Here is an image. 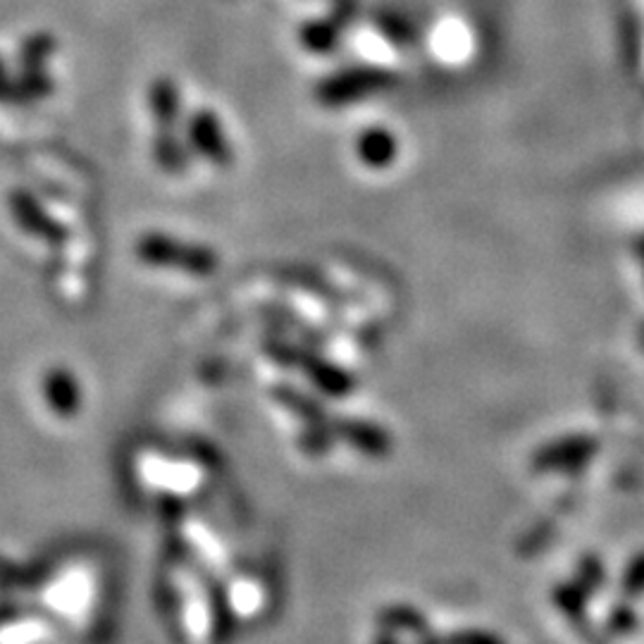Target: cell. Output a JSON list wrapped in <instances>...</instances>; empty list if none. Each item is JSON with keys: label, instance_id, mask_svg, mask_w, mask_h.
<instances>
[{"label": "cell", "instance_id": "cell-5", "mask_svg": "<svg viewBox=\"0 0 644 644\" xmlns=\"http://www.w3.org/2000/svg\"><path fill=\"white\" fill-rule=\"evenodd\" d=\"M44 399L53 415L60 420H73L79 415L84 395L77 375L63 366H55L44 377Z\"/></svg>", "mask_w": 644, "mask_h": 644}, {"label": "cell", "instance_id": "cell-14", "mask_svg": "<svg viewBox=\"0 0 644 644\" xmlns=\"http://www.w3.org/2000/svg\"><path fill=\"white\" fill-rule=\"evenodd\" d=\"M55 53V38L51 34H34L22 44L20 67L22 69H44Z\"/></svg>", "mask_w": 644, "mask_h": 644}, {"label": "cell", "instance_id": "cell-12", "mask_svg": "<svg viewBox=\"0 0 644 644\" xmlns=\"http://www.w3.org/2000/svg\"><path fill=\"white\" fill-rule=\"evenodd\" d=\"M153 158H156L158 167L170 175L185 173L189 167L187 146L179 142L173 130H158L153 136Z\"/></svg>", "mask_w": 644, "mask_h": 644}, {"label": "cell", "instance_id": "cell-20", "mask_svg": "<svg viewBox=\"0 0 644 644\" xmlns=\"http://www.w3.org/2000/svg\"><path fill=\"white\" fill-rule=\"evenodd\" d=\"M12 98V79L8 77V69L0 60V103H10Z\"/></svg>", "mask_w": 644, "mask_h": 644}, {"label": "cell", "instance_id": "cell-13", "mask_svg": "<svg viewBox=\"0 0 644 644\" xmlns=\"http://www.w3.org/2000/svg\"><path fill=\"white\" fill-rule=\"evenodd\" d=\"M53 79L44 73V69H22L18 79H12V98L10 103L26 106L36 103L41 98L51 96Z\"/></svg>", "mask_w": 644, "mask_h": 644}, {"label": "cell", "instance_id": "cell-16", "mask_svg": "<svg viewBox=\"0 0 644 644\" xmlns=\"http://www.w3.org/2000/svg\"><path fill=\"white\" fill-rule=\"evenodd\" d=\"M334 440H337V435H334L332 430V420H327V423H320V425H306L299 444L306 454L325 456L332 449Z\"/></svg>", "mask_w": 644, "mask_h": 644}, {"label": "cell", "instance_id": "cell-4", "mask_svg": "<svg viewBox=\"0 0 644 644\" xmlns=\"http://www.w3.org/2000/svg\"><path fill=\"white\" fill-rule=\"evenodd\" d=\"M189 142L196 153H201L215 167H230L232 165V146L230 138L222 130L220 118L213 110H199L189 120Z\"/></svg>", "mask_w": 644, "mask_h": 644}, {"label": "cell", "instance_id": "cell-11", "mask_svg": "<svg viewBox=\"0 0 644 644\" xmlns=\"http://www.w3.org/2000/svg\"><path fill=\"white\" fill-rule=\"evenodd\" d=\"M208 599H210V619H213V640L215 644H227L234 633V613L225 587L208 576Z\"/></svg>", "mask_w": 644, "mask_h": 644}, {"label": "cell", "instance_id": "cell-8", "mask_svg": "<svg viewBox=\"0 0 644 644\" xmlns=\"http://www.w3.org/2000/svg\"><path fill=\"white\" fill-rule=\"evenodd\" d=\"M399 142L385 127L366 130L356 138V156L363 165L373 167V170H382L397 158Z\"/></svg>", "mask_w": 644, "mask_h": 644}, {"label": "cell", "instance_id": "cell-6", "mask_svg": "<svg viewBox=\"0 0 644 644\" xmlns=\"http://www.w3.org/2000/svg\"><path fill=\"white\" fill-rule=\"evenodd\" d=\"M332 430L337 440L352 444L356 452L366 454L370 458H385L391 452V437L387 435V430L368 423V420H358V418H337L332 420Z\"/></svg>", "mask_w": 644, "mask_h": 644}, {"label": "cell", "instance_id": "cell-22", "mask_svg": "<svg viewBox=\"0 0 644 644\" xmlns=\"http://www.w3.org/2000/svg\"><path fill=\"white\" fill-rule=\"evenodd\" d=\"M373 644H399V642H397V640H391L389 635H385V637H380V640H375Z\"/></svg>", "mask_w": 644, "mask_h": 644}, {"label": "cell", "instance_id": "cell-9", "mask_svg": "<svg viewBox=\"0 0 644 644\" xmlns=\"http://www.w3.org/2000/svg\"><path fill=\"white\" fill-rule=\"evenodd\" d=\"M273 399L277 403H282L287 411H291L299 420H303L306 425H320V423H327V409L322 406L320 399L311 397V395H303L297 387L291 385H277L273 387Z\"/></svg>", "mask_w": 644, "mask_h": 644}, {"label": "cell", "instance_id": "cell-18", "mask_svg": "<svg viewBox=\"0 0 644 644\" xmlns=\"http://www.w3.org/2000/svg\"><path fill=\"white\" fill-rule=\"evenodd\" d=\"M268 354L277 363H282V366H299L301 352H297V348L285 344V342H268Z\"/></svg>", "mask_w": 644, "mask_h": 644}, {"label": "cell", "instance_id": "cell-10", "mask_svg": "<svg viewBox=\"0 0 644 644\" xmlns=\"http://www.w3.org/2000/svg\"><path fill=\"white\" fill-rule=\"evenodd\" d=\"M179 89L173 79H156L148 89V108L158 130H173L179 118Z\"/></svg>", "mask_w": 644, "mask_h": 644}, {"label": "cell", "instance_id": "cell-7", "mask_svg": "<svg viewBox=\"0 0 644 644\" xmlns=\"http://www.w3.org/2000/svg\"><path fill=\"white\" fill-rule=\"evenodd\" d=\"M299 368H303L306 377L311 380V385L318 391H322V395L332 399H344L352 395L356 387L352 373H346L342 366H337V363H332L311 352H301Z\"/></svg>", "mask_w": 644, "mask_h": 644}, {"label": "cell", "instance_id": "cell-3", "mask_svg": "<svg viewBox=\"0 0 644 644\" xmlns=\"http://www.w3.org/2000/svg\"><path fill=\"white\" fill-rule=\"evenodd\" d=\"M385 81H387V75H382L380 69L352 67L318 84L315 96L322 106L342 108L346 103L356 101V98L368 96L370 91L382 89Z\"/></svg>", "mask_w": 644, "mask_h": 644}, {"label": "cell", "instance_id": "cell-1", "mask_svg": "<svg viewBox=\"0 0 644 644\" xmlns=\"http://www.w3.org/2000/svg\"><path fill=\"white\" fill-rule=\"evenodd\" d=\"M136 258L151 268H173L196 277H208L220 268V258L210 246L177 242L160 232H148L136 242Z\"/></svg>", "mask_w": 644, "mask_h": 644}, {"label": "cell", "instance_id": "cell-21", "mask_svg": "<svg viewBox=\"0 0 644 644\" xmlns=\"http://www.w3.org/2000/svg\"><path fill=\"white\" fill-rule=\"evenodd\" d=\"M449 644H492V640H489L487 635H480V633H460V635L452 637Z\"/></svg>", "mask_w": 644, "mask_h": 644}, {"label": "cell", "instance_id": "cell-15", "mask_svg": "<svg viewBox=\"0 0 644 644\" xmlns=\"http://www.w3.org/2000/svg\"><path fill=\"white\" fill-rule=\"evenodd\" d=\"M301 41L308 51L330 53L340 41V24L334 22H311L301 30Z\"/></svg>", "mask_w": 644, "mask_h": 644}, {"label": "cell", "instance_id": "cell-2", "mask_svg": "<svg viewBox=\"0 0 644 644\" xmlns=\"http://www.w3.org/2000/svg\"><path fill=\"white\" fill-rule=\"evenodd\" d=\"M8 208L12 213V220L18 222V227L22 232L38 236L41 242H46L51 246H63L67 242V227L60 225L53 215H48V210L34 199V193L26 189L10 191Z\"/></svg>", "mask_w": 644, "mask_h": 644}, {"label": "cell", "instance_id": "cell-17", "mask_svg": "<svg viewBox=\"0 0 644 644\" xmlns=\"http://www.w3.org/2000/svg\"><path fill=\"white\" fill-rule=\"evenodd\" d=\"M380 625L387 630H409V633H423V615L411 607H389L380 613Z\"/></svg>", "mask_w": 644, "mask_h": 644}, {"label": "cell", "instance_id": "cell-19", "mask_svg": "<svg viewBox=\"0 0 644 644\" xmlns=\"http://www.w3.org/2000/svg\"><path fill=\"white\" fill-rule=\"evenodd\" d=\"M628 587L630 592H642L644 590V556L630 566L628 570Z\"/></svg>", "mask_w": 644, "mask_h": 644}]
</instances>
